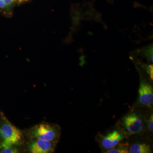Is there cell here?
<instances>
[{
  "label": "cell",
  "mask_w": 153,
  "mask_h": 153,
  "mask_svg": "<svg viewBox=\"0 0 153 153\" xmlns=\"http://www.w3.org/2000/svg\"><path fill=\"white\" fill-rule=\"evenodd\" d=\"M29 135L31 139H39L57 143L60 138V128L57 126L41 123L30 129Z\"/></svg>",
  "instance_id": "6da1fadb"
},
{
  "label": "cell",
  "mask_w": 153,
  "mask_h": 153,
  "mask_svg": "<svg viewBox=\"0 0 153 153\" xmlns=\"http://www.w3.org/2000/svg\"><path fill=\"white\" fill-rule=\"evenodd\" d=\"M22 133L21 131L7 120H5L0 127V136L3 143L0 148L16 146L21 144L22 141Z\"/></svg>",
  "instance_id": "7a4b0ae2"
},
{
  "label": "cell",
  "mask_w": 153,
  "mask_h": 153,
  "mask_svg": "<svg viewBox=\"0 0 153 153\" xmlns=\"http://www.w3.org/2000/svg\"><path fill=\"white\" fill-rule=\"evenodd\" d=\"M56 143L50 141L32 139L28 148L30 153H50L55 151Z\"/></svg>",
  "instance_id": "3957f363"
},
{
  "label": "cell",
  "mask_w": 153,
  "mask_h": 153,
  "mask_svg": "<svg viewBox=\"0 0 153 153\" xmlns=\"http://www.w3.org/2000/svg\"><path fill=\"white\" fill-rule=\"evenodd\" d=\"M123 121L125 128L130 133L137 134L142 131L143 121L136 114L127 115L124 117Z\"/></svg>",
  "instance_id": "277c9868"
},
{
  "label": "cell",
  "mask_w": 153,
  "mask_h": 153,
  "mask_svg": "<svg viewBox=\"0 0 153 153\" xmlns=\"http://www.w3.org/2000/svg\"><path fill=\"white\" fill-rule=\"evenodd\" d=\"M139 101L141 104L151 107L153 103L152 86L148 82L141 81L138 91Z\"/></svg>",
  "instance_id": "5b68a950"
},
{
  "label": "cell",
  "mask_w": 153,
  "mask_h": 153,
  "mask_svg": "<svg viewBox=\"0 0 153 153\" xmlns=\"http://www.w3.org/2000/svg\"><path fill=\"white\" fill-rule=\"evenodd\" d=\"M123 138V136L120 132L114 130L103 137L101 140L102 146L105 149H111L117 146Z\"/></svg>",
  "instance_id": "8992f818"
},
{
  "label": "cell",
  "mask_w": 153,
  "mask_h": 153,
  "mask_svg": "<svg viewBox=\"0 0 153 153\" xmlns=\"http://www.w3.org/2000/svg\"><path fill=\"white\" fill-rule=\"evenodd\" d=\"M129 153H152V151L149 145L137 143L133 144L129 148Z\"/></svg>",
  "instance_id": "52a82bcc"
},
{
  "label": "cell",
  "mask_w": 153,
  "mask_h": 153,
  "mask_svg": "<svg viewBox=\"0 0 153 153\" xmlns=\"http://www.w3.org/2000/svg\"><path fill=\"white\" fill-rule=\"evenodd\" d=\"M128 144L121 143L117 147L110 149L107 151L108 153H129Z\"/></svg>",
  "instance_id": "ba28073f"
},
{
  "label": "cell",
  "mask_w": 153,
  "mask_h": 153,
  "mask_svg": "<svg viewBox=\"0 0 153 153\" xmlns=\"http://www.w3.org/2000/svg\"><path fill=\"white\" fill-rule=\"evenodd\" d=\"M142 53L148 60L153 62V46H148L143 49Z\"/></svg>",
  "instance_id": "9c48e42d"
},
{
  "label": "cell",
  "mask_w": 153,
  "mask_h": 153,
  "mask_svg": "<svg viewBox=\"0 0 153 153\" xmlns=\"http://www.w3.org/2000/svg\"><path fill=\"white\" fill-rule=\"evenodd\" d=\"M15 146H10L2 148V149L1 151V153H16L19 152V151L15 147Z\"/></svg>",
  "instance_id": "30bf717a"
},
{
  "label": "cell",
  "mask_w": 153,
  "mask_h": 153,
  "mask_svg": "<svg viewBox=\"0 0 153 153\" xmlns=\"http://www.w3.org/2000/svg\"><path fill=\"white\" fill-rule=\"evenodd\" d=\"M144 68L146 71L147 72L148 74L150 77L151 79L153 80V66L152 64L151 65H144Z\"/></svg>",
  "instance_id": "8fae6325"
},
{
  "label": "cell",
  "mask_w": 153,
  "mask_h": 153,
  "mask_svg": "<svg viewBox=\"0 0 153 153\" xmlns=\"http://www.w3.org/2000/svg\"><path fill=\"white\" fill-rule=\"evenodd\" d=\"M148 127L149 129L151 131H153V114L151 115L149 119L148 122Z\"/></svg>",
  "instance_id": "7c38bea8"
},
{
  "label": "cell",
  "mask_w": 153,
  "mask_h": 153,
  "mask_svg": "<svg viewBox=\"0 0 153 153\" xmlns=\"http://www.w3.org/2000/svg\"><path fill=\"white\" fill-rule=\"evenodd\" d=\"M30 0H16V1L17 3H19V4H22V3L26 2H27Z\"/></svg>",
  "instance_id": "4fadbf2b"
}]
</instances>
